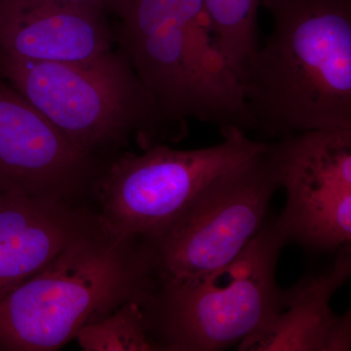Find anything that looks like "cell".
<instances>
[{
    "label": "cell",
    "mask_w": 351,
    "mask_h": 351,
    "mask_svg": "<svg viewBox=\"0 0 351 351\" xmlns=\"http://www.w3.org/2000/svg\"><path fill=\"white\" fill-rule=\"evenodd\" d=\"M101 168L0 76V193L80 204Z\"/></svg>",
    "instance_id": "9"
},
{
    "label": "cell",
    "mask_w": 351,
    "mask_h": 351,
    "mask_svg": "<svg viewBox=\"0 0 351 351\" xmlns=\"http://www.w3.org/2000/svg\"><path fill=\"white\" fill-rule=\"evenodd\" d=\"M0 76L80 149L99 157L138 137L156 145L166 125L123 51L80 62H43L0 53Z\"/></svg>",
    "instance_id": "5"
},
{
    "label": "cell",
    "mask_w": 351,
    "mask_h": 351,
    "mask_svg": "<svg viewBox=\"0 0 351 351\" xmlns=\"http://www.w3.org/2000/svg\"><path fill=\"white\" fill-rule=\"evenodd\" d=\"M154 247L115 234L98 214L40 271L0 300V351H54L85 325L156 288Z\"/></svg>",
    "instance_id": "2"
},
{
    "label": "cell",
    "mask_w": 351,
    "mask_h": 351,
    "mask_svg": "<svg viewBox=\"0 0 351 351\" xmlns=\"http://www.w3.org/2000/svg\"><path fill=\"white\" fill-rule=\"evenodd\" d=\"M112 50L107 14L66 0H0V53L80 62Z\"/></svg>",
    "instance_id": "10"
},
{
    "label": "cell",
    "mask_w": 351,
    "mask_h": 351,
    "mask_svg": "<svg viewBox=\"0 0 351 351\" xmlns=\"http://www.w3.org/2000/svg\"><path fill=\"white\" fill-rule=\"evenodd\" d=\"M279 189L267 143L255 156L210 182L152 244L158 278L184 280L230 263L260 232Z\"/></svg>",
    "instance_id": "7"
},
{
    "label": "cell",
    "mask_w": 351,
    "mask_h": 351,
    "mask_svg": "<svg viewBox=\"0 0 351 351\" xmlns=\"http://www.w3.org/2000/svg\"><path fill=\"white\" fill-rule=\"evenodd\" d=\"M263 0H204L219 48L237 75L258 49V13Z\"/></svg>",
    "instance_id": "13"
},
{
    "label": "cell",
    "mask_w": 351,
    "mask_h": 351,
    "mask_svg": "<svg viewBox=\"0 0 351 351\" xmlns=\"http://www.w3.org/2000/svg\"><path fill=\"white\" fill-rule=\"evenodd\" d=\"M120 46L180 136L196 119L253 130L239 75L219 48L204 0H121Z\"/></svg>",
    "instance_id": "3"
},
{
    "label": "cell",
    "mask_w": 351,
    "mask_h": 351,
    "mask_svg": "<svg viewBox=\"0 0 351 351\" xmlns=\"http://www.w3.org/2000/svg\"><path fill=\"white\" fill-rule=\"evenodd\" d=\"M86 351H156L149 336L142 304L128 302L76 332Z\"/></svg>",
    "instance_id": "14"
},
{
    "label": "cell",
    "mask_w": 351,
    "mask_h": 351,
    "mask_svg": "<svg viewBox=\"0 0 351 351\" xmlns=\"http://www.w3.org/2000/svg\"><path fill=\"white\" fill-rule=\"evenodd\" d=\"M221 133L223 141L212 147L175 149L156 144L143 154L124 152L101 168L94 191L101 226L152 244L210 182L267 147L239 128Z\"/></svg>",
    "instance_id": "6"
},
{
    "label": "cell",
    "mask_w": 351,
    "mask_h": 351,
    "mask_svg": "<svg viewBox=\"0 0 351 351\" xmlns=\"http://www.w3.org/2000/svg\"><path fill=\"white\" fill-rule=\"evenodd\" d=\"M271 36L240 84L253 131L281 138L351 128V0H263Z\"/></svg>",
    "instance_id": "1"
},
{
    "label": "cell",
    "mask_w": 351,
    "mask_h": 351,
    "mask_svg": "<svg viewBox=\"0 0 351 351\" xmlns=\"http://www.w3.org/2000/svg\"><path fill=\"white\" fill-rule=\"evenodd\" d=\"M97 218L80 203L0 193V300L40 271Z\"/></svg>",
    "instance_id": "11"
},
{
    "label": "cell",
    "mask_w": 351,
    "mask_h": 351,
    "mask_svg": "<svg viewBox=\"0 0 351 351\" xmlns=\"http://www.w3.org/2000/svg\"><path fill=\"white\" fill-rule=\"evenodd\" d=\"M289 242L332 251L351 241V128L317 129L269 144Z\"/></svg>",
    "instance_id": "8"
},
{
    "label": "cell",
    "mask_w": 351,
    "mask_h": 351,
    "mask_svg": "<svg viewBox=\"0 0 351 351\" xmlns=\"http://www.w3.org/2000/svg\"><path fill=\"white\" fill-rule=\"evenodd\" d=\"M350 244L341 247L332 269L301 279L280 290L276 311L255 334L239 343L240 351H329L339 315L332 295L350 277Z\"/></svg>",
    "instance_id": "12"
},
{
    "label": "cell",
    "mask_w": 351,
    "mask_h": 351,
    "mask_svg": "<svg viewBox=\"0 0 351 351\" xmlns=\"http://www.w3.org/2000/svg\"><path fill=\"white\" fill-rule=\"evenodd\" d=\"M288 242L279 217L267 218L218 269L184 280L158 278L141 304L157 350H221L258 331L276 311L277 263Z\"/></svg>",
    "instance_id": "4"
},
{
    "label": "cell",
    "mask_w": 351,
    "mask_h": 351,
    "mask_svg": "<svg viewBox=\"0 0 351 351\" xmlns=\"http://www.w3.org/2000/svg\"><path fill=\"white\" fill-rule=\"evenodd\" d=\"M73 3L82 4L100 10L101 12L115 15L121 0H66Z\"/></svg>",
    "instance_id": "15"
}]
</instances>
